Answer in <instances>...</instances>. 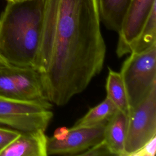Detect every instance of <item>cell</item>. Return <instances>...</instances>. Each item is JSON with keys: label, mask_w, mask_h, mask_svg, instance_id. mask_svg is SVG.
Returning <instances> with one entry per match:
<instances>
[{"label": "cell", "mask_w": 156, "mask_h": 156, "mask_svg": "<svg viewBox=\"0 0 156 156\" xmlns=\"http://www.w3.org/2000/svg\"><path fill=\"white\" fill-rule=\"evenodd\" d=\"M80 155H113V154L103 140L101 142L89 148Z\"/></svg>", "instance_id": "obj_16"}, {"label": "cell", "mask_w": 156, "mask_h": 156, "mask_svg": "<svg viewBox=\"0 0 156 156\" xmlns=\"http://www.w3.org/2000/svg\"><path fill=\"white\" fill-rule=\"evenodd\" d=\"M106 123L88 126H73L66 137L58 140L48 138L47 154L49 155H80L104 138Z\"/></svg>", "instance_id": "obj_7"}, {"label": "cell", "mask_w": 156, "mask_h": 156, "mask_svg": "<svg viewBox=\"0 0 156 156\" xmlns=\"http://www.w3.org/2000/svg\"><path fill=\"white\" fill-rule=\"evenodd\" d=\"M156 43V5L154 6L140 34L134 42L131 52H140Z\"/></svg>", "instance_id": "obj_14"}, {"label": "cell", "mask_w": 156, "mask_h": 156, "mask_svg": "<svg viewBox=\"0 0 156 156\" xmlns=\"http://www.w3.org/2000/svg\"><path fill=\"white\" fill-rule=\"evenodd\" d=\"M156 151V136L144 144L132 156H154Z\"/></svg>", "instance_id": "obj_17"}, {"label": "cell", "mask_w": 156, "mask_h": 156, "mask_svg": "<svg viewBox=\"0 0 156 156\" xmlns=\"http://www.w3.org/2000/svg\"><path fill=\"white\" fill-rule=\"evenodd\" d=\"M43 10V0L8 1L0 16V61L35 69Z\"/></svg>", "instance_id": "obj_2"}, {"label": "cell", "mask_w": 156, "mask_h": 156, "mask_svg": "<svg viewBox=\"0 0 156 156\" xmlns=\"http://www.w3.org/2000/svg\"><path fill=\"white\" fill-rule=\"evenodd\" d=\"M69 129L66 127H61L57 128L54 132L52 137L58 140H62L64 139L68 134Z\"/></svg>", "instance_id": "obj_18"}, {"label": "cell", "mask_w": 156, "mask_h": 156, "mask_svg": "<svg viewBox=\"0 0 156 156\" xmlns=\"http://www.w3.org/2000/svg\"><path fill=\"white\" fill-rule=\"evenodd\" d=\"M127 122L128 116L118 110L105 125L104 140L113 155L126 156Z\"/></svg>", "instance_id": "obj_10"}, {"label": "cell", "mask_w": 156, "mask_h": 156, "mask_svg": "<svg viewBox=\"0 0 156 156\" xmlns=\"http://www.w3.org/2000/svg\"><path fill=\"white\" fill-rule=\"evenodd\" d=\"M44 132L39 129L21 132L0 152V156H47L48 137Z\"/></svg>", "instance_id": "obj_9"}, {"label": "cell", "mask_w": 156, "mask_h": 156, "mask_svg": "<svg viewBox=\"0 0 156 156\" xmlns=\"http://www.w3.org/2000/svg\"><path fill=\"white\" fill-rule=\"evenodd\" d=\"M105 90L107 98L113 103L118 110L128 116L130 113V107L121 76L119 73L110 68L106 79Z\"/></svg>", "instance_id": "obj_12"}, {"label": "cell", "mask_w": 156, "mask_h": 156, "mask_svg": "<svg viewBox=\"0 0 156 156\" xmlns=\"http://www.w3.org/2000/svg\"><path fill=\"white\" fill-rule=\"evenodd\" d=\"M131 0H98L101 21L106 28L118 32Z\"/></svg>", "instance_id": "obj_11"}, {"label": "cell", "mask_w": 156, "mask_h": 156, "mask_svg": "<svg viewBox=\"0 0 156 156\" xmlns=\"http://www.w3.org/2000/svg\"><path fill=\"white\" fill-rule=\"evenodd\" d=\"M9 2H22V1H25L27 0H7Z\"/></svg>", "instance_id": "obj_19"}, {"label": "cell", "mask_w": 156, "mask_h": 156, "mask_svg": "<svg viewBox=\"0 0 156 156\" xmlns=\"http://www.w3.org/2000/svg\"><path fill=\"white\" fill-rule=\"evenodd\" d=\"M156 136V86L147 96L130 110L125 141L126 156H132Z\"/></svg>", "instance_id": "obj_6"}, {"label": "cell", "mask_w": 156, "mask_h": 156, "mask_svg": "<svg viewBox=\"0 0 156 156\" xmlns=\"http://www.w3.org/2000/svg\"><path fill=\"white\" fill-rule=\"evenodd\" d=\"M98 0H43L35 69L51 103L62 106L102 69L106 46Z\"/></svg>", "instance_id": "obj_1"}, {"label": "cell", "mask_w": 156, "mask_h": 156, "mask_svg": "<svg viewBox=\"0 0 156 156\" xmlns=\"http://www.w3.org/2000/svg\"><path fill=\"white\" fill-rule=\"evenodd\" d=\"M117 110L113 103L106 97L100 104L90 108L88 112L78 119L73 126H88L106 123Z\"/></svg>", "instance_id": "obj_13"}, {"label": "cell", "mask_w": 156, "mask_h": 156, "mask_svg": "<svg viewBox=\"0 0 156 156\" xmlns=\"http://www.w3.org/2000/svg\"><path fill=\"white\" fill-rule=\"evenodd\" d=\"M0 97L17 101H48L38 72L0 61Z\"/></svg>", "instance_id": "obj_5"}, {"label": "cell", "mask_w": 156, "mask_h": 156, "mask_svg": "<svg viewBox=\"0 0 156 156\" xmlns=\"http://www.w3.org/2000/svg\"><path fill=\"white\" fill-rule=\"evenodd\" d=\"M48 101H17L0 97V124L21 132L46 130L52 118Z\"/></svg>", "instance_id": "obj_4"}, {"label": "cell", "mask_w": 156, "mask_h": 156, "mask_svg": "<svg viewBox=\"0 0 156 156\" xmlns=\"http://www.w3.org/2000/svg\"><path fill=\"white\" fill-rule=\"evenodd\" d=\"M156 0H131L129 9L118 32L116 54L121 57L131 52L132 47L140 34Z\"/></svg>", "instance_id": "obj_8"}, {"label": "cell", "mask_w": 156, "mask_h": 156, "mask_svg": "<svg viewBox=\"0 0 156 156\" xmlns=\"http://www.w3.org/2000/svg\"><path fill=\"white\" fill-rule=\"evenodd\" d=\"M21 132L7 127L0 126V152L15 140Z\"/></svg>", "instance_id": "obj_15"}, {"label": "cell", "mask_w": 156, "mask_h": 156, "mask_svg": "<svg viewBox=\"0 0 156 156\" xmlns=\"http://www.w3.org/2000/svg\"><path fill=\"white\" fill-rule=\"evenodd\" d=\"M119 73L130 110L156 86V43L142 52H130L123 62Z\"/></svg>", "instance_id": "obj_3"}]
</instances>
